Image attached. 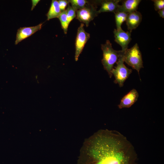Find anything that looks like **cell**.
<instances>
[{
	"label": "cell",
	"mask_w": 164,
	"mask_h": 164,
	"mask_svg": "<svg viewBox=\"0 0 164 164\" xmlns=\"http://www.w3.org/2000/svg\"><path fill=\"white\" fill-rule=\"evenodd\" d=\"M116 66L113 68L111 73L115 80L114 82L118 84L120 87L123 86L126 80L132 73V70L127 68L124 64L122 56L119 50V56L117 62Z\"/></svg>",
	"instance_id": "5b68a950"
},
{
	"label": "cell",
	"mask_w": 164,
	"mask_h": 164,
	"mask_svg": "<svg viewBox=\"0 0 164 164\" xmlns=\"http://www.w3.org/2000/svg\"><path fill=\"white\" fill-rule=\"evenodd\" d=\"M120 0H104L98 1L101 8L98 11L99 13L104 12H116L119 6Z\"/></svg>",
	"instance_id": "8fae6325"
},
{
	"label": "cell",
	"mask_w": 164,
	"mask_h": 164,
	"mask_svg": "<svg viewBox=\"0 0 164 164\" xmlns=\"http://www.w3.org/2000/svg\"><path fill=\"white\" fill-rule=\"evenodd\" d=\"M101 49L103 53L101 62L104 70L111 78L112 76L111 71L114 65L117 62L119 56V50L114 49L111 43L108 40L106 41L105 44H101Z\"/></svg>",
	"instance_id": "7a4b0ae2"
},
{
	"label": "cell",
	"mask_w": 164,
	"mask_h": 164,
	"mask_svg": "<svg viewBox=\"0 0 164 164\" xmlns=\"http://www.w3.org/2000/svg\"><path fill=\"white\" fill-rule=\"evenodd\" d=\"M66 11L67 21L69 24L71 22L76 16V11L69 5Z\"/></svg>",
	"instance_id": "e0dca14e"
},
{
	"label": "cell",
	"mask_w": 164,
	"mask_h": 164,
	"mask_svg": "<svg viewBox=\"0 0 164 164\" xmlns=\"http://www.w3.org/2000/svg\"><path fill=\"white\" fill-rule=\"evenodd\" d=\"M120 53L124 62L139 73L140 70L143 68V66L142 53L138 44L135 43L124 52L120 50Z\"/></svg>",
	"instance_id": "3957f363"
},
{
	"label": "cell",
	"mask_w": 164,
	"mask_h": 164,
	"mask_svg": "<svg viewBox=\"0 0 164 164\" xmlns=\"http://www.w3.org/2000/svg\"><path fill=\"white\" fill-rule=\"evenodd\" d=\"M154 3V9L156 11L164 9V0H152Z\"/></svg>",
	"instance_id": "ac0fdd59"
},
{
	"label": "cell",
	"mask_w": 164,
	"mask_h": 164,
	"mask_svg": "<svg viewBox=\"0 0 164 164\" xmlns=\"http://www.w3.org/2000/svg\"><path fill=\"white\" fill-rule=\"evenodd\" d=\"M58 1L61 12L65 10L66 7L69 3V0H59Z\"/></svg>",
	"instance_id": "d6986e66"
},
{
	"label": "cell",
	"mask_w": 164,
	"mask_h": 164,
	"mask_svg": "<svg viewBox=\"0 0 164 164\" xmlns=\"http://www.w3.org/2000/svg\"><path fill=\"white\" fill-rule=\"evenodd\" d=\"M141 1V0H123L122 1V5H119L117 12L129 13L137 11Z\"/></svg>",
	"instance_id": "7c38bea8"
},
{
	"label": "cell",
	"mask_w": 164,
	"mask_h": 164,
	"mask_svg": "<svg viewBox=\"0 0 164 164\" xmlns=\"http://www.w3.org/2000/svg\"><path fill=\"white\" fill-rule=\"evenodd\" d=\"M58 18L60 20L64 33L67 34L69 24L67 21L66 10L61 12Z\"/></svg>",
	"instance_id": "9a60e30c"
},
{
	"label": "cell",
	"mask_w": 164,
	"mask_h": 164,
	"mask_svg": "<svg viewBox=\"0 0 164 164\" xmlns=\"http://www.w3.org/2000/svg\"><path fill=\"white\" fill-rule=\"evenodd\" d=\"M84 24L81 23L78 27L75 40V60L77 61L80 54L88 40L90 38V34L85 31Z\"/></svg>",
	"instance_id": "8992f818"
},
{
	"label": "cell",
	"mask_w": 164,
	"mask_h": 164,
	"mask_svg": "<svg viewBox=\"0 0 164 164\" xmlns=\"http://www.w3.org/2000/svg\"><path fill=\"white\" fill-rule=\"evenodd\" d=\"M138 97L137 91L133 89L122 98L118 106V108L122 109L130 107L136 102Z\"/></svg>",
	"instance_id": "30bf717a"
},
{
	"label": "cell",
	"mask_w": 164,
	"mask_h": 164,
	"mask_svg": "<svg viewBox=\"0 0 164 164\" xmlns=\"http://www.w3.org/2000/svg\"><path fill=\"white\" fill-rule=\"evenodd\" d=\"M134 147L119 132L101 129L84 141L78 164H137Z\"/></svg>",
	"instance_id": "6da1fadb"
},
{
	"label": "cell",
	"mask_w": 164,
	"mask_h": 164,
	"mask_svg": "<svg viewBox=\"0 0 164 164\" xmlns=\"http://www.w3.org/2000/svg\"><path fill=\"white\" fill-rule=\"evenodd\" d=\"M43 23L33 26L21 27L17 31L15 44L17 45L24 39L35 33L41 29Z\"/></svg>",
	"instance_id": "ba28073f"
},
{
	"label": "cell",
	"mask_w": 164,
	"mask_h": 164,
	"mask_svg": "<svg viewBox=\"0 0 164 164\" xmlns=\"http://www.w3.org/2000/svg\"><path fill=\"white\" fill-rule=\"evenodd\" d=\"M61 12L58 1L53 0L47 14V20H49L52 19L58 18Z\"/></svg>",
	"instance_id": "4fadbf2b"
},
{
	"label": "cell",
	"mask_w": 164,
	"mask_h": 164,
	"mask_svg": "<svg viewBox=\"0 0 164 164\" xmlns=\"http://www.w3.org/2000/svg\"><path fill=\"white\" fill-rule=\"evenodd\" d=\"M128 13L123 12H117L114 13L116 29H121L122 23L125 21Z\"/></svg>",
	"instance_id": "5bb4252c"
},
{
	"label": "cell",
	"mask_w": 164,
	"mask_h": 164,
	"mask_svg": "<svg viewBox=\"0 0 164 164\" xmlns=\"http://www.w3.org/2000/svg\"><path fill=\"white\" fill-rule=\"evenodd\" d=\"M158 12L160 17L163 19L164 18V9L158 11Z\"/></svg>",
	"instance_id": "44dd1931"
},
{
	"label": "cell",
	"mask_w": 164,
	"mask_h": 164,
	"mask_svg": "<svg viewBox=\"0 0 164 164\" xmlns=\"http://www.w3.org/2000/svg\"><path fill=\"white\" fill-rule=\"evenodd\" d=\"M97 4L98 1L89 2L84 7L76 11V19L88 26L89 23L99 14L97 10Z\"/></svg>",
	"instance_id": "277c9868"
},
{
	"label": "cell",
	"mask_w": 164,
	"mask_h": 164,
	"mask_svg": "<svg viewBox=\"0 0 164 164\" xmlns=\"http://www.w3.org/2000/svg\"><path fill=\"white\" fill-rule=\"evenodd\" d=\"M131 33L129 31L125 32L122 29L118 30L114 29V41L121 46L122 52L128 49V45L132 40Z\"/></svg>",
	"instance_id": "52a82bcc"
},
{
	"label": "cell",
	"mask_w": 164,
	"mask_h": 164,
	"mask_svg": "<svg viewBox=\"0 0 164 164\" xmlns=\"http://www.w3.org/2000/svg\"><path fill=\"white\" fill-rule=\"evenodd\" d=\"M142 19L141 13L137 11L128 13L126 20L128 29L130 32L135 29L141 23Z\"/></svg>",
	"instance_id": "9c48e42d"
},
{
	"label": "cell",
	"mask_w": 164,
	"mask_h": 164,
	"mask_svg": "<svg viewBox=\"0 0 164 164\" xmlns=\"http://www.w3.org/2000/svg\"><path fill=\"white\" fill-rule=\"evenodd\" d=\"M69 1L71 7L76 11L84 7L89 2L86 0H69Z\"/></svg>",
	"instance_id": "2e32d148"
},
{
	"label": "cell",
	"mask_w": 164,
	"mask_h": 164,
	"mask_svg": "<svg viewBox=\"0 0 164 164\" xmlns=\"http://www.w3.org/2000/svg\"><path fill=\"white\" fill-rule=\"evenodd\" d=\"M40 1L39 0H32V7L31 8V10H32L35 8L36 5L38 3V2Z\"/></svg>",
	"instance_id": "ffe728a7"
}]
</instances>
